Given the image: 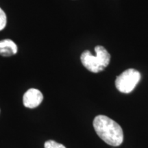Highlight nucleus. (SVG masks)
Segmentation results:
<instances>
[{"mask_svg": "<svg viewBox=\"0 0 148 148\" xmlns=\"http://www.w3.org/2000/svg\"><path fill=\"white\" fill-rule=\"evenodd\" d=\"M93 127L98 136L105 143L116 147L123 143V132L121 127L105 115H98L93 120Z\"/></svg>", "mask_w": 148, "mask_h": 148, "instance_id": "f257e3e1", "label": "nucleus"}, {"mask_svg": "<svg viewBox=\"0 0 148 148\" xmlns=\"http://www.w3.org/2000/svg\"><path fill=\"white\" fill-rule=\"evenodd\" d=\"M95 51V56H94L90 51H84L81 55L80 59L83 65L88 71L92 73H99L108 66L110 55L103 46H96Z\"/></svg>", "mask_w": 148, "mask_h": 148, "instance_id": "f03ea898", "label": "nucleus"}, {"mask_svg": "<svg viewBox=\"0 0 148 148\" xmlns=\"http://www.w3.org/2000/svg\"><path fill=\"white\" fill-rule=\"evenodd\" d=\"M140 79V74L134 69L125 70L116 77L115 80L116 88L123 93H129L136 87Z\"/></svg>", "mask_w": 148, "mask_h": 148, "instance_id": "7ed1b4c3", "label": "nucleus"}, {"mask_svg": "<svg viewBox=\"0 0 148 148\" xmlns=\"http://www.w3.org/2000/svg\"><path fill=\"white\" fill-rule=\"evenodd\" d=\"M43 99V95L39 90L30 88L24 94L23 97V105L29 108H36L41 103Z\"/></svg>", "mask_w": 148, "mask_h": 148, "instance_id": "20e7f679", "label": "nucleus"}, {"mask_svg": "<svg viewBox=\"0 0 148 148\" xmlns=\"http://www.w3.org/2000/svg\"><path fill=\"white\" fill-rule=\"evenodd\" d=\"M18 48L15 42L10 39H5L0 41V55L8 57L16 54Z\"/></svg>", "mask_w": 148, "mask_h": 148, "instance_id": "39448f33", "label": "nucleus"}, {"mask_svg": "<svg viewBox=\"0 0 148 148\" xmlns=\"http://www.w3.org/2000/svg\"><path fill=\"white\" fill-rule=\"evenodd\" d=\"M45 148H66L62 144L57 143L52 140H49L46 141L44 145Z\"/></svg>", "mask_w": 148, "mask_h": 148, "instance_id": "423d86ee", "label": "nucleus"}, {"mask_svg": "<svg viewBox=\"0 0 148 148\" xmlns=\"http://www.w3.org/2000/svg\"><path fill=\"white\" fill-rule=\"evenodd\" d=\"M7 23V17L5 13L2 9L0 8V31L5 28Z\"/></svg>", "mask_w": 148, "mask_h": 148, "instance_id": "0eeeda50", "label": "nucleus"}]
</instances>
